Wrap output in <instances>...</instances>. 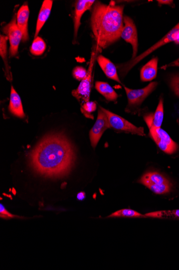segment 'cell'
<instances>
[{"mask_svg": "<svg viewBox=\"0 0 179 270\" xmlns=\"http://www.w3.org/2000/svg\"><path fill=\"white\" fill-rule=\"evenodd\" d=\"M33 171L46 178L60 179L69 175L76 156L72 143L65 135L55 133L45 137L28 156Z\"/></svg>", "mask_w": 179, "mask_h": 270, "instance_id": "1", "label": "cell"}, {"mask_svg": "<svg viewBox=\"0 0 179 270\" xmlns=\"http://www.w3.org/2000/svg\"><path fill=\"white\" fill-rule=\"evenodd\" d=\"M124 6L96 2L93 6L91 27L98 47L105 49L121 37Z\"/></svg>", "mask_w": 179, "mask_h": 270, "instance_id": "2", "label": "cell"}, {"mask_svg": "<svg viewBox=\"0 0 179 270\" xmlns=\"http://www.w3.org/2000/svg\"><path fill=\"white\" fill-rule=\"evenodd\" d=\"M174 41H178V43H179V22L164 37H162L159 41L154 44L151 47L146 50L145 52L141 54V55L136 56L134 59L130 60L126 63L120 65L119 69L120 68L121 76L123 77V76L126 75L131 69L137 64L140 61L150 55V53L155 50H157L166 44Z\"/></svg>", "mask_w": 179, "mask_h": 270, "instance_id": "3", "label": "cell"}, {"mask_svg": "<svg viewBox=\"0 0 179 270\" xmlns=\"http://www.w3.org/2000/svg\"><path fill=\"white\" fill-rule=\"evenodd\" d=\"M97 50L95 48L93 49L86 76L81 81L79 87L72 92L73 96L84 104L90 101L93 69L97 58Z\"/></svg>", "mask_w": 179, "mask_h": 270, "instance_id": "4", "label": "cell"}, {"mask_svg": "<svg viewBox=\"0 0 179 270\" xmlns=\"http://www.w3.org/2000/svg\"><path fill=\"white\" fill-rule=\"evenodd\" d=\"M99 108L106 115L109 123H110V127L116 131L130 133L141 136L145 135L143 127H137L134 125L133 123L119 116V115L114 114L104 109L102 107L100 106Z\"/></svg>", "mask_w": 179, "mask_h": 270, "instance_id": "5", "label": "cell"}, {"mask_svg": "<svg viewBox=\"0 0 179 270\" xmlns=\"http://www.w3.org/2000/svg\"><path fill=\"white\" fill-rule=\"evenodd\" d=\"M157 85V82H152L147 87L137 90L124 87L128 101L126 111L135 109L141 105L144 100L156 88Z\"/></svg>", "mask_w": 179, "mask_h": 270, "instance_id": "6", "label": "cell"}, {"mask_svg": "<svg viewBox=\"0 0 179 270\" xmlns=\"http://www.w3.org/2000/svg\"><path fill=\"white\" fill-rule=\"evenodd\" d=\"M149 129L151 137L161 151L168 154H172L176 152L177 145L164 130L161 128H150Z\"/></svg>", "mask_w": 179, "mask_h": 270, "instance_id": "7", "label": "cell"}, {"mask_svg": "<svg viewBox=\"0 0 179 270\" xmlns=\"http://www.w3.org/2000/svg\"><path fill=\"white\" fill-rule=\"evenodd\" d=\"M4 32L7 35L10 43V55L14 57L18 55L19 45L22 40V33L17 24V16L3 28Z\"/></svg>", "mask_w": 179, "mask_h": 270, "instance_id": "8", "label": "cell"}, {"mask_svg": "<svg viewBox=\"0 0 179 270\" xmlns=\"http://www.w3.org/2000/svg\"><path fill=\"white\" fill-rule=\"evenodd\" d=\"M123 28L121 37L126 42L130 43L133 49L131 59L136 57L138 51V36L136 27L131 18L127 16L123 17Z\"/></svg>", "mask_w": 179, "mask_h": 270, "instance_id": "9", "label": "cell"}, {"mask_svg": "<svg viewBox=\"0 0 179 270\" xmlns=\"http://www.w3.org/2000/svg\"><path fill=\"white\" fill-rule=\"evenodd\" d=\"M110 128L105 113L100 109L98 110L97 120L90 131V140L92 148H95L105 131Z\"/></svg>", "mask_w": 179, "mask_h": 270, "instance_id": "10", "label": "cell"}, {"mask_svg": "<svg viewBox=\"0 0 179 270\" xmlns=\"http://www.w3.org/2000/svg\"><path fill=\"white\" fill-rule=\"evenodd\" d=\"M93 0H79L76 3L74 16V37L76 40L78 31L81 26V20L85 12L90 10L92 6L95 3Z\"/></svg>", "mask_w": 179, "mask_h": 270, "instance_id": "11", "label": "cell"}, {"mask_svg": "<svg viewBox=\"0 0 179 270\" xmlns=\"http://www.w3.org/2000/svg\"><path fill=\"white\" fill-rule=\"evenodd\" d=\"M30 10L28 6L23 5L18 12L17 19L18 26L22 33V41L24 42L29 40L28 22Z\"/></svg>", "mask_w": 179, "mask_h": 270, "instance_id": "12", "label": "cell"}, {"mask_svg": "<svg viewBox=\"0 0 179 270\" xmlns=\"http://www.w3.org/2000/svg\"><path fill=\"white\" fill-rule=\"evenodd\" d=\"M97 60L101 69L108 78L121 84L116 68L110 59L103 55H99L97 57Z\"/></svg>", "mask_w": 179, "mask_h": 270, "instance_id": "13", "label": "cell"}, {"mask_svg": "<svg viewBox=\"0 0 179 270\" xmlns=\"http://www.w3.org/2000/svg\"><path fill=\"white\" fill-rule=\"evenodd\" d=\"M53 6L52 0H45L39 13L37 22L35 38L38 36L39 33L49 19Z\"/></svg>", "mask_w": 179, "mask_h": 270, "instance_id": "14", "label": "cell"}, {"mask_svg": "<svg viewBox=\"0 0 179 270\" xmlns=\"http://www.w3.org/2000/svg\"><path fill=\"white\" fill-rule=\"evenodd\" d=\"M9 109L10 112L16 117L22 119L25 118L26 117L24 110H23L21 99L13 86L11 88Z\"/></svg>", "mask_w": 179, "mask_h": 270, "instance_id": "15", "label": "cell"}, {"mask_svg": "<svg viewBox=\"0 0 179 270\" xmlns=\"http://www.w3.org/2000/svg\"><path fill=\"white\" fill-rule=\"evenodd\" d=\"M163 118H164V106H163L162 99L161 98L154 114H150L146 115L144 117V120L149 128H160L162 125Z\"/></svg>", "mask_w": 179, "mask_h": 270, "instance_id": "16", "label": "cell"}, {"mask_svg": "<svg viewBox=\"0 0 179 270\" xmlns=\"http://www.w3.org/2000/svg\"><path fill=\"white\" fill-rule=\"evenodd\" d=\"M158 61L157 57L153 58L142 67L141 70V80L142 81H151L156 77Z\"/></svg>", "mask_w": 179, "mask_h": 270, "instance_id": "17", "label": "cell"}, {"mask_svg": "<svg viewBox=\"0 0 179 270\" xmlns=\"http://www.w3.org/2000/svg\"><path fill=\"white\" fill-rule=\"evenodd\" d=\"M138 182L146 187L149 185H162L170 182L164 175L156 172L145 173Z\"/></svg>", "mask_w": 179, "mask_h": 270, "instance_id": "18", "label": "cell"}, {"mask_svg": "<svg viewBox=\"0 0 179 270\" xmlns=\"http://www.w3.org/2000/svg\"><path fill=\"white\" fill-rule=\"evenodd\" d=\"M96 89L101 95H102L108 101L114 102L118 97L116 92L107 83L97 82Z\"/></svg>", "mask_w": 179, "mask_h": 270, "instance_id": "19", "label": "cell"}, {"mask_svg": "<svg viewBox=\"0 0 179 270\" xmlns=\"http://www.w3.org/2000/svg\"><path fill=\"white\" fill-rule=\"evenodd\" d=\"M145 217L158 219H179V210L152 212L146 214Z\"/></svg>", "mask_w": 179, "mask_h": 270, "instance_id": "20", "label": "cell"}, {"mask_svg": "<svg viewBox=\"0 0 179 270\" xmlns=\"http://www.w3.org/2000/svg\"><path fill=\"white\" fill-rule=\"evenodd\" d=\"M46 49V44L42 38L38 36L35 38L31 46L30 52L33 55L39 56L43 55Z\"/></svg>", "mask_w": 179, "mask_h": 270, "instance_id": "21", "label": "cell"}, {"mask_svg": "<svg viewBox=\"0 0 179 270\" xmlns=\"http://www.w3.org/2000/svg\"><path fill=\"white\" fill-rule=\"evenodd\" d=\"M145 215H142L135 211L124 209L112 213L108 218H145Z\"/></svg>", "mask_w": 179, "mask_h": 270, "instance_id": "22", "label": "cell"}, {"mask_svg": "<svg viewBox=\"0 0 179 270\" xmlns=\"http://www.w3.org/2000/svg\"><path fill=\"white\" fill-rule=\"evenodd\" d=\"M9 39L8 36L1 35L0 36V55L2 57L6 68L8 74L9 73V66L7 62V41Z\"/></svg>", "mask_w": 179, "mask_h": 270, "instance_id": "23", "label": "cell"}, {"mask_svg": "<svg viewBox=\"0 0 179 270\" xmlns=\"http://www.w3.org/2000/svg\"><path fill=\"white\" fill-rule=\"evenodd\" d=\"M87 71L82 66H76L74 69L73 75L78 81H82L86 76Z\"/></svg>", "mask_w": 179, "mask_h": 270, "instance_id": "24", "label": "cell"}, {"mask_svg": "<svg viewBox=\"0 0 179 270\" xmlns=\"http://www.w3.org/2000/svg\"><path fill=\"white\" fill-rule=\"evenodd\" d=\"M96 109V105L93 102H88L87 103H85L82 107V112L84 114V115H86L87 117V115H88V117L89 118H90V114L91 113L95 111Z\"/></svg>", "mask_w": 179, "mask_h": 270, "instance_id": "25", "label": "cell"}, {"mask_svg": "<svg viewBox=\"0 0 179 270\" xmlns=\"http://www.w3.org/2000/svg\"><path fill=\"white\" fill-rule=\"evenodd\" d=\"M170 86L175 95L179 97V75L173 76L170 79Z\"/></svg>", "mask_w": 179, "mask_h": 270, "instance_id": "26", "label": "cell"}, {"mask_svg": "<svg viewBox=\"0 0 179 270\" xmlns=\"http://www.w3.org/2000/svg\"><path fill=\"white\" fill-rule=\"evenodd\" d=\"M0 216L4 219H10L13 218H20L18 216H15L8 212L5 207L2 204L0 205Z\"/></svg>", "mask_w": 179, "mask_h": 270, "instance_id": "27", "label": "cell"}, {"mask_svg": "<svg viewBox=\"0 0 179 270\" xmlns=\"http://www.w3.org/2000/svg\"><path fill=\"white\" fill-rule=\"evenodd\" d=\"M173 66H178L179 67V58L173 61V62L163 66L161 68L162 69H166L168 67H173Z\"/></svg>", "mask_w": 179, "mask_h": 270, "instance_id": "28", "label": "cell"}, {"mask_svg": "<svg viewBox=\"0 0 179 270\" xmlns=\"http://www.w3.org/2000/svg\"><path fill=\"white\" fill-rule=\"evenodd\" d=\"M159 5H170L173 4V1H169V0H159L157 2Z\"/></svg>", "mask_w": 179, "mask_h": 270, "instance_id": "29", "label": "cell"}, {"mask_svg": "<svg viewBox=\"0 0 179 270\" xmlns=\"http://www.w3.org/2000/svg\"><path fill=\"white\" fill-rule=\"evenodd\" d=\"M85 198V194L84 192H81L77 195V198L80 200H83Z\"/></svg>", "mask_w": 179, "mask_h": 270, "instance_id": "30", "label": "cell"}]
</instances>
